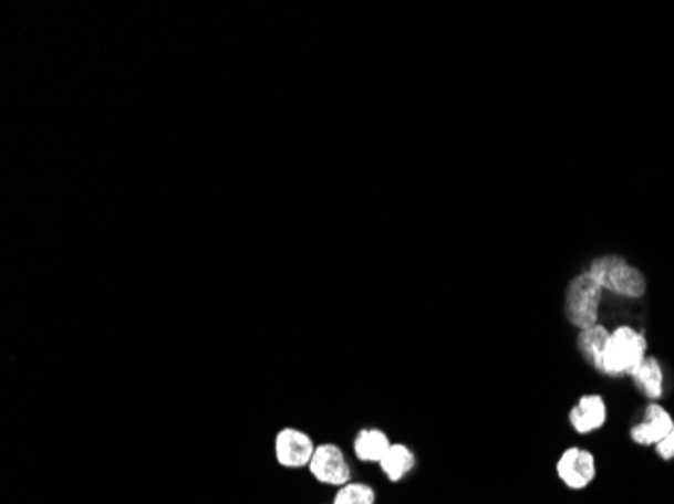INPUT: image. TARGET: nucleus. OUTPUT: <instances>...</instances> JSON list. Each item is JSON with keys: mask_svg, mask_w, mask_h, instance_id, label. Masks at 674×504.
I'll return each instance as SVG.
<instances>
[{"mask_svg": "<svg viewBox=\"0 0 674 504\" xmlns=\"http://www.w3.org/2000/svg\"><path fill=\"white\" fill-rule=\"evenodd\" d=\"M646 357H649L646 335L634 325L622 323L610 329L606 349L595 371L606 378H630Z\"/></svg>", "mask_w": 674, "mask_h": 504, "instance_id": "obj_1", "label": "nucleus"}, {"mask_svg": "<svg viewBox=\"0 0 674 504\" xmlns=\"http://www.w3.org/2000/svg\"><path fill=\"white\" fill-rule=\"evenodd\" d=\"M604 293L620 298H642L649 291V281L642 269L629 263L620 254H600L585 269Z\"/></svg>", "mask_w": 674, "mask_h": 504, "instance_id": "obj_2", "label": "nucleus"}, {"mask_svg": "<svg viewBox=\"0 0 674 504\" xmlns=\"http://www.w3.org/2000/svg\"><path fill=\"white\" fill-rule=\"evenodd\" d=\"M604 291L595 283L588 271L573 276L563 293V317L573 329H583L600 323L604 305Z\"/></svg>", "mask_w": 674, "mask_h": 504, "instance_id": "obj_3", "label": "nucleus"}, {"mask_svg": "<svg viewBox=\"0 0 674 504\" xmlns=\"http://www.w3.org/2000/svg\"><path fill=\"white\" fill-rule=\"evenodd\" d=\"M556 476L572 493L590 489L598 476V460L594 452L583 447H568L561 450L560 456L556 460Z\"/></svg>", "mask_w": 674, "mask_h": 504, "instance_id": "obj_4", "label": "nucleus"}, {"mask_svg": "<svg viewBox=\"0 0 674 504\" xmlns=\"http://www.w3.org/2000/svg\"><path fill=\"white\" fill-rule=\"evenodd\" d=\"M308 470L313 481L320 482L323 486L340 489L343 484L352 482V464L348 462L342 447H338L335 442L318 444Z\"/></svg>", "mask_w": 674, "mask_h": 504, "instance_id": "obj_5", "label": "nucleus"}, {"mask_svg": "<svg viewBox=\"0 0 674 504\" xmlns=\"http://www.w3.org/2000/svg\"><path fill=\"white\" fill-rule=\"evenodd\" d=\"M315 448V440L301 428L286 426L274 435V460L287 470L308 469Z\"/></svg>", "mask_w": 674, "mask_h": 504, "instance_id": "obj_6", "label": "nucleus"}, {"mask_svg": "<svg viewBox=\"0 0 674 504\" xmlns=\"http://www.w3.org/2000/svg\"><path fill=\"white\" fill-rule=\"evenodd\" d=\"M674 416L661 401H649L641 420L630 428V440L636 447L654 448L673 430Z\"/></svg>", "mask_w": 674, "mask_h": 504, "instance_id": "obj_7", "label": "nucleus"}, {"mask_svg": "<svg viewBox=\"0 0 674 504\" xmlns=\"http://www.w3.org/2000/svg\"><path fill=\"white\" fill-rule=\"evenodd\" d=\"M610 410L608 401L602 393H583L580 396L570 412L568 422L578 435H592L600 432L608 424Z\"/></svg>", "mask_w": 674, "mask_h": 504, "instance_id": "obj_8", "label": "nucleus"}, {"mask_svg": "<svg viewBox=\"0 0 674 504\" xmlns=\"http://www.w3.org/2000/svg\"><path fill=\"white\" fill-rule=\"evenodd\" d=\"M632 386L649 401H661L666 390V374H664L663 361L656 356H651L642 361L630 376Z\"/></svg>", "mask_w": 674, "mask_h": 504, "instance_id": "obj_9", "label": "nucleus"}, {"mask_svg": "<svg viewBox=\"0 0 674 504\" xmlns=\"http://www.w3.org/2000/svg\"><path fill=\"white\" fill-rule=\"evenodd\" d=\"M416 464H418L416 452L408 444L392 442V447L384 454V459L380 460L377 469L384 474L386 481L398 484V482L406 481L411 476L412 472L416 470Z\"/></svg>", "mask_w": 674, "mask_h": 504, "instance_id": "obj_10", "label": "nucleus"}, {"mask_svg": "<svg viewBox=\"0 0 674 504\" xmlns=\"http://www.w3.org/2000/svg\"><path fill=\"white\" fill-rule=\"evenodd\" d=\"M390 447H392V440H390L388 432H384L382 428H374V426L362 428L352 442L355 459L364 464H380V460L384 459Z\"/></svg>", "mask_w": 674, "mask_h": 504, "instance_id": "obj_11", "label": "nucleus"}, {"mask_svg": "<svg viewBox=\"0 0 674 504\" xmlns=\"http://www.w3.org/2000/svg\"><path fill=\"white\" fill-rule=\"evenodd\" d=\"M608 337H610V329L602 322L590 325V327H583L578 332L576 347H578V354L582 356L588 366L598 369L602 354L606 349Z\"/></svg>", "mask_w": 674, "mask_h": 504, "instance_id": "obj_12", "label": "nucleus"}, {"mask_svg": "<svg viewBox=\"0 0 674 504\" xmlns=\"http://www.w3.org/2000/svg\"><path fill=\"white\" fill-rule=\"evenodd\" d=\"M376 491L367 482L352 481L333 494L332 504H376Z\"/></svg>", "mask_w": 674, "mask_h": 504, "instance_id": "obj_13", "label": "nucleus"}, {"mask_svg": "<svg viewBox=\"0 0 674 504\" xmlns=\"http://www.w3.org/2000/svg\"><path fill=\"white\" fill-rule=\"evenodd\" d=\"M654 452H656V456L659 459L664 460V462H673L674 460V426L673 430L668 432V435L664 438L663 442L659 444V447H654Z\"/></svg>", "mask_w": 674, "mask_h": 504, "instance_id": "obj_14", "label": "nucleus"}]
</instances>
